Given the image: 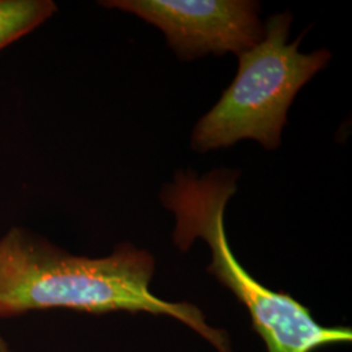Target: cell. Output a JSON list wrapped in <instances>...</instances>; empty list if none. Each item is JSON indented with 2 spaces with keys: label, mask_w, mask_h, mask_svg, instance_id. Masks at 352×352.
<instances>
[{
  "label": "cell",
  "mask_w": 352,
  "mask_h": 352,
  "mask_svg": "<svg viewBox=\"0 0 352 352\" xmlns=\"http://www.w3.org/2000/svg\"><path fill=\"white\" fill-rule=\"evenodd\" d=\"M239 175L226 168L202 177L192 171L176 173L161 193L164 206L175 214L174 243L182 251H188L197 238L209 244L208 270L247 307L267 351L312 352L325 344L351 342L350 329L321 327L308 308L285 292L266 289L238 263L227 240L225 209L236 192Z\"/></svg>",
  "instance_id": "cell-2"
},
{
  "label": "cell",
  "mask_w": 352,
  "mask_h": 352,
  "mask_svg": "<svg viewBox=\"0 0 352 352\" xmlns=\"http://www.w3.org/2000/svg\"><path fill=\"white\" fill-rule=\"evenodd\" d=\"M153 273V256L132 244L91 258L74 256L26 228L12 227L0 239V318L47 309L167 315L201 334L218 351L231 352L226 333L206 325L199 308L164 302L151 294Z\"/></svg>",
  "instance_id": "cell-1"
},
{
  "label": "cell",
  "mask_w": 352,
  "mask_h": 352,
  "mask_svg": "<svg viewBox=\"0 0 352 352\" xmlns=\"http://www.w3.org/2000/svg\"><path fill=\"white\" fill-rule=\"evenodd\" d=\"M292 16L269 17L264 38L239 55V69L213 109L192 133L196 151L231 146L241 140L274 151L280 144L287 111L299 90L330 60V52H299L302 37L287 43Z\"/></svg>",
  "instance_id": "cell-3"
},
{
  "label": "cell",
  "mask_w": 352,
  "mask_h": 352,
  "mask_svg": "<svg viewBox=\"0 0 352 352\" xmlns=\"http://www.w3.org/2000/svg\"><path fill=\"white\" fill-rule=\"evenodd\" d=\"M107 8L133 13L164 33L180 59L209 52L243 54L264 38L257 12L250 0H109Z\"/></svg>",
  "instance_id": "cell-4"
},
{
  "label": "cell",
  "mask_w": 352,
  "mask_h": 352,
  "mask_svg": "<svg viewBox=\"0 0 352 352\" xmlns=\"http://www.w3.org/2000/svg\"><path fill=\"white\" fill-rule=\"evenodd\" d=\"M56 10L51 0H0V50L43 24Z\"/></svg>",
  "instance_id": "cell-5"
}]
</instances>
